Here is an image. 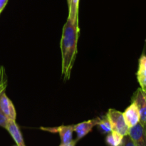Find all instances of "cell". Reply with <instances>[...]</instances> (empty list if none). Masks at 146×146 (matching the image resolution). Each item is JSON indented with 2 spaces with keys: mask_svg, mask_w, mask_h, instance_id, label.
Listing matches in <instances>:
<instances>
[{
  "mask_svg": "<svg viewBox=\"0 0 146 146\" xmlns=\"http://www.w3.org/2000/svg\"><path fill=\"white\" fill-rule=\"evenodd\" d=\"M119 146H135V145L134 144L133 141H132L131 137L128 134V135H124L123 137L122 142H121V145Z\"/></svg>",
  "mask_w": 146,
  "mask_h": 146,
  "instance_id": "cell-14",
  "label": "cell"
},
{
  "mask_svg": "<svg viewBox=\"0 0 146 146\" xmlns=\"http://www.w3.org/2000/svg\"><path fill=\"white\" fill-rule=\"evenodd\" d=\"M5 129L8 131L9 133L12 137L14 141L17 143V146H26L22 134L20 131L18 125L16 123V121L9 119Z\"/></svg>",
  "mask_w": 146,
  "mask_h": 146,
  "instance_id": "cell-9",
  "label": "cell"
},
{
  "mask_svg": "<svg viewBox=\"0 0 146 146\" xmlns=\"http://www.w3.org/2000/svg\"><path fill=\"white\" fill-rule=\"evenodd\" d=\"M137 78L143 91L146 93V57L143 55L139 59Z\"/></svg>",
  "mask_w": 146,
  "mask_h": 146,
  "instance_id": "cell-10",
  "label": "cell"
},
{
  "mask_svg": "<svg viewBox=\"0 0 146 146\" xmlns=\"http://www.w3.org/2000/svg\"><path fill=\"white\" fill-rule=\"evenodd\" d=\"M8 120L9 118H7L4 113H3L1 108H0V127H2V128H6L7 122H8Z\"/></svg>",
  "mask_w": 146,
  "mask_h": 146,
  "instance_id": "cell-16",
  "label": "cell"
},
{
  "mask_svg": "<svg viewBox=\"0 0 146 146\" xmlns=\"http://www.w3.org/2000/svg\"><path fill=\"white\" fill-rule=\"evenodd\" d=\"M77 140H73L72 141H71V143H67V144H62L61 143V145L59 146H76V144L77 143Z\"/></svg>",
  "mask_w": 146,
  "mask_h": 146,
  "instance_id": "cell-18",
  "label": "cell"
},
{
  "mask_svg": "<svg viewBox=\"0 0 146 146\" xmlns=\"http://www.w3.org/2000/svg\"><path fill=\"white\" fill-rule=\"evenodd\" d=\"M123 135L115 131H111L106 138V143L108 146H119L123 140Z\"/></svg>",
  "mask_w": 146,
  "mask_h": 146,
  "instance_id": "cell-12",
  "label": "cell"
},
{
  "mask_svg": "<svg viewBox=\"0 0 146 146\" xmlns=\"http://www.w3.org/2000/svg\"><path fill=\"white\" fill-rule=\"evenodd\" d=\"M111 123L112 131L118 133L121 135H128L129 127L127 125L123 113L115 109H109L106 114Z\"/></svg>",
  "mask_w": 146,
  "mask_h": 146,
  "instance_id": "cell-2",
  "label": "cell"
},
{
  "mask_svg": "<svg viewBox=\"0 0 146 146\" xmlns=\"http://www.w3.org/2000/svg\"><path fill=\"white\" fill-rule=\"evenodd\" d=\"M41 129L51 133H58L62 144L69 143L74 140L73 133L74 132V125H61L56 128H41Z\"/></svg>",
  "mask_w": 146,
  "mask_h": 146,
  "instance_id": "cell-4",
  "label": "cell"
},
{
  "mask_svg": "<svg viewBox=\"0 0 146 146\" xmlns=\"http://www.w3.org/2000/svg\"><path fill=\"white\" fill-rule=\"evenodd\" d=\"M146 93L138 88L133 94V102L136 105L140 114V123L145 127L146 124Z\"/></svg>",
  "mask_w": 146,
  "mask_h": 146,
  "instance_id": "cell-3",
  "label": "cell"
},
{
  "mask_svg": "<svg viewBox=\"0 0 146 146\" xmlns=\"http://www.w3.org/2000/svg\"><path fill=\"white\" fill-rule=\"evenodd\" d=\"M1 11H1V10H0V14H1Z\"/></svg>",
  "mask_w": 146,
  "mask_h": 146,
  "instance_id": "cell-20",
  "label": "cell"
},
{
  "mask_svg": "<svg viewBox=\"0 0 146 146\" xmlns=\"http://www.w3.org/2000/svg\"><path fill=\"white\" fill-rule=\"evenodd\" d=\"M125 123L130 128L134 126L140 122V114L136 105L133 102L123 113Z\"/></svg>",
  "mask_w": 146,
  "mask_h": 146,
  "instance_id": "cell-8",
  "label": "cell"
},
{
  "mask_svg": "<svg viewBox=\"0 0 146 146\" xmlns=\"http://www.w3.org/2000/svg\"><path fill=\"white\" fill-rule=\"evenodd\" d=\"M97 126L100 132L103 134H108L112 131L111 123L106 115L103 118H100Z\"/></svg>",
  "mask_w": 146,
  "mask_h": 146,
  "instance_id": "cell-13",
  "label": "cell"
},
{
  "mask_svg": "<svg viewBox=\"0 0 146 146\" xmlns=\"http://www.w3.org/2000/svg\"><path fill=\"white\" fill-rule=\"evenodd\" d=\"M99 120L100 118H96L74 125V132L76 133L77 141H79L80 139L85 137L87 134L91 132L94 127L97 125Z\"/></svg>",
  "mask_w": 146,
  "mask_h": 146,
  "instance_id": "cell-6",
  "label": "cell"
},
{
  "mask_svg": "<svg viewBox=\"0 0 146 146\" xmlns=\"http://www.w3.org/2000/svg\"><path fill=\"white\" fill-rule=\"evenodd\" d=\"M8 0H0V10L2 11L4 9V7L7 5Z\"/></svg>",
  "mask_w": 146,
  "mask_h": 146,
  "instance_id": "cell-17",
  "label": "cell"
},
{
  "mask_svg": "<svg viewBox=\"0 0 146 146\" xmlns=\"http://www.w3.org/2000/svg\"><path fill=\"white\" fill-rule=\"evenodd\" d=\"M128 134L135 146H146L145 127L143 126L140 123L130 128Z\"/></svg>",
  "mask_w": 146,
  "mask_h": 146,
  "instance_id": "cell-5",
  "label": "cell"
},
{
  "mask_svg": "<svg viewBox=\"0 0 146 146\" xmlns=\"http://www.w3.org/2000/svg\"><path fill=\"white\" fill-rule=\"evenodd\" d=\"M80 0H67L68 6V19L76 21L78 19V7Z\"/></svg>",
  "mask_w": 146,
  "mask_h": 146,
  "instance_id": "cell-11",
  "label": "cell"
},
{
  "mask_svg": "<svg viewBox=\"0 0 146 146\" xmlns=\"http://www.w3.org/2000/svg\"></svg>",
  "mask_w": 146,
  "mask_h": 146,
  "instance_id": "cell-21",
  "label": "cell"
},
{
  "mask_svg": "<svg viewBox=\"0 0 146 146\" xmlns=\"http://www.w3.org/2000/svg\"><path fill=\"white\" fill-rule=\"evenodd\" d=\"M7 83V77L5 72V68L3 66L0 65V86Z\"/></svg>",
  "mask_w": 146,
  "mask_h": 146,
  "instance_id": "cell-15",
  "label": "cell"
},
{
  "mask_svg": "<svg viewBox=\"0 0 146 146\" xmlns=\"http://www.w3.org/2000/svg\"><path fill=\"white\" fill-rule=\"evenodd\" d=\"M79 36L78 19L76 21L67 19L63 28L60 42L61 53V75L65 81L71 76V73L76 58L77 46Z\"/></svg>",
  "mask_w": 146,
  "mask_h": 146,
  "instance_id": "cell-1",
  "label": "cell"
},
{
  "mask_svg": "<svg viewBox=\"0 0 146 146\" xmlns=\"http://www.w3.org/2000/svg\"><path fill=\"white\" fill-rule=\"evenodd\" d=\"M0 108L3 113L11 120L16 121L17 118V113H16L15 108L13 105L11 100L5 94V91H3L0 94Z\"/></svg>",
  "mask_w": 146,
  "mask_h": 146,
  "instance_id": "cell-7",
  "label": "cell"
},
{
  "mask_svg": "<svg viewBox=\"0 0 146 146\" xmlns=\"http://www.w3.org/2000/svg\"><path fill=\"white\" fill-rule=\"evenodd\" d=\"M7 86V83H5V84H2L1 86H0V94H1L3 91H5Z\"/></svg>",
  "mask_w": 146,
  "mask_h": 146,
  "instance_id": "cell-19",
  "label": "cell"
}]
</instances>
